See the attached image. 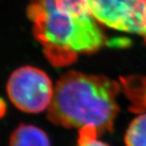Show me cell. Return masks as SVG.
Wrapping results in <instances>:
<instances>
[{"mask_svg":"<svg viewBox=\"0 0 146 146\" xmlns=\"http://www.w3.org/2000/svg\"><path fill=\"white\" fill-rule=\"evenodd\" d=\"M26 15L35 39L54 67L68 66L78 54L96 52L106 44L88 0H29Z\"/></svg>","mask_w":146,"mask_h":146,"instance_id":"1","label":"cell"},{"mask_svg":"<svg viewBox=\"0 0 146 146\" xmlns=\"http://www.w3.org/2000/svg\"><path fill=\"white\" fill-rule=\"evenodd\" d=\"M119 92V84L104 75L69 71L55 86L48 119L66 129L94 128L100 136L113 132Z\"/></svg>","mask_w":146,"mask_h":146,"instance_id":"2","label":"cell"},{"mask_svg":"<svg viewBox=\"0 0 146 146\" xmlns=\"http://www.w3.org/2000/svg\"><path fill=\"white\" fill-rule=\"evenodd\" d=\"M54 89L48 75L33 66H23L13 71L6 83L9 99L20 110L37 114L48 109Z\"/></svg>","mask_w":146,"mask_h":146,"instance_id":"3","label":"cell"},{"mask_svg":"<svg viewBox=\"0 0 146 146\" xmlns=\"http://www.w3.org/2000/svg\"><path fill=\"white\" fill-rule=\"evenodd\" d=\"M88 3L98 22L137 34L146 41V0H88Z\"/></svg>","mask_w":146,"mask_h":146,"instance_id":"4","label":"cell"},{"mask_svg":"<svg viewBox=\"0 0 146 146\" xmlns=\"http://www.w3.org/2000/svg\"><path fill=\"white\" fill-rule=\"evenodd\" d=\"M9 146H51L46 132L35 125L21 123L12 132Z\"/></svg>","mask_w":146,"mask_h":146,"instance_id":"5","label":"cell"},{"mask_svg":"<svg viewBox=\"0 0 146 146\" xmlns=\"http://www.w3.org/2000/svg\"><path fill=\"white\" fill-rule=\"evenodd\" d=\"M125 146H146V113L136 116L124 134Z\"/></svg>","mask_w":146,"mask_h":146,"instance_id":"6","label":"cell"},{"mask_svg":"<svg viewBox=\"0 0 146 146\" xmlns=\"http://www.w3.org/2000/svg\"><path fill=\"white\" fill-rule=\"evenodd\" d=\"M76 146H110L108 143L99 140L98 138L91 139H77Z\"/></svg>","mask_w":146,"mask_h":146,"instance_id":"7","label":"cell"},{"mask_svg":"<svg viewBox=\"0 0 146 146\" xmlns=\"http://www.w3.org/2000/svg\"><path fill=\"white\" fill-rule=\"evenodd\" d=\"M7 111V105L3 98L0 97V119L3 118Z\"/></svg>","mask_w":146,"mask_h":146,"instance_id":"8","label":"cell"}]
</instances>
